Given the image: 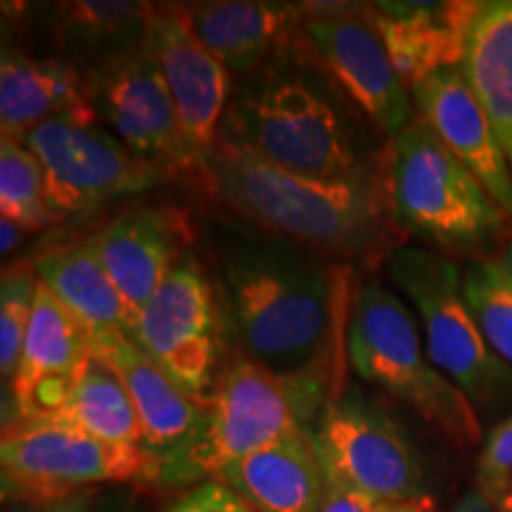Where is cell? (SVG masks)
I'll list each match as a JSON object with an SVG mask.
<instances>
[{"label": "cell", "mask_w": 512, "mask_h": 512, "mask_svg": "<svg viewBox=\"0 0 512 512\" xmlns=\"http://www.w3.org/2000/svg\"><path fill=\"white\" fill-rule=\"evenodd\" d=\"M200 171L223 207L320 252H373L394 223L384 178L370 169L347 178L292 174L219 138Z\"/></svg>", "instance_id": "1"}, {"label": "cell", "mask_w": 512, "mask_h": 512, "mask_svg": "<svg viewBox=\"0 0 512 512\" xmlns=\"http://www.w3.org/2000/svg\"><path fill=\"white\" fill-rule=\"evenodd\" d=\"M323 387L304 370L275 373L254 358L233 356L204 403L195 439L157 470L164 484L216 482L221 472L294 432L313 430Z\"/></svg>", "instance_id": "2"}, {"label": "cell", "mask_w": 512, "mask_h": 512, "mask_svg": "<svg viewBox=\"0 0 512 512\" xmlns=\"http://www.w3.org/2000/svg\"><path fill=\"white\" fill-rule=\"evenodd\" d=\"M226 302L247 354L275 373H299L323 347L328 275L287 245L238 249L223 266Z\"/></svg>", "instance_id": "3"}, {"label": "cell", "mask_w": 512, "mask_h": 512, "mask_svg": "<svg viewBox=\"0 0 512 512\" xmlns=\"http://www.w3.org/2000/svg\"><path fill=\"white\" fill-rule=\"evenodd\" d=\"M347 344L358 377L406 401L453 444H477L482 425L475 406L434 366L427 349H422L411 311L380 280H368L358 290Z\"/></svg>", "instance_id": "4"}, {"label": "cell", "mask_w": 512, "mask_h": 512, "mask_svg": "<svg viewBox=\"0 0 512 512\" xmlns=\"http://www.w3.org/2000/svg\"><path fill=\"white\" fill-rule=\"evenodd\" d=\"M384 185L396 226L441 247H482L508 221L479 178L422 121L394 138Z\"/></svg>", "instance_id": "5"}, {"label": "cell", "mask_w": 512, "mask_h": 512, "mask_svg": "<svg viewBox=\"0 0 512 512\" xmlns=\"http://www.w3.org/2000/svg\"><path fill=\"white\" fill-rule=\"evenodd\" d=\"M219 138L292 174L347 178L363 171L339 112L299 79L271 81L235 102Z\"/></svg>", "instance_id": "6"}, {"label": "cell", "mask_w": 512, "mask_h": 512, "mask_svg": "<svg viewBox=\"0 0 512 512\" xmlns=\"http://www.w3.org/2000/svg\"><path fill=\"white\" fill-rule=\"evenodd\" d=\"M387 271L415 304L427 356L467 399L491 403L512 394V368L484 339L460 290V268L451 259L399 247L389 252Z\"/></svg>", "instance_id": "7"}, {"label": "cell", "mask_w": 512, "mask_h": 512, "mask_svg": "<svg viewBox=\"0 0 512 512\" xmlns=\"http://www.w3.org/2000/svg\"><path fill=\"white\" fill-rule=\"evenodd\" d=\"M3 498L48 505L83 494L86 486L155 475L143 446L93 439L50 422H10L0 444Z\"/></svg>", "instance_id": "8"}, {"label": "cell", "mask_w": 512, "mask_h": 512, "mask_svg": "<svg viewBox=\"0 0 512 512\" xmlns=\"http://www.w3.org/2000/svg\"><path fill=\"white\" fill-rule=\"evenodd\" d=\"M313 439L325 475L380 503H406L422 494V465L396 422L358 392L325 401Z\"/></svg>", "instance_id": "9"}, {"label": "cell", "mask_w": 512, "mask_h": 512, "mask_svg": "<svg viewBox=\"0 0 512 512\" xmlns=\"http://www.w3.org/2000/svg\"><path fill=\"white\" fill-rule=\"evenodd\" d=\"M88 100L119 143L166 174L200 169L155 57L143 46L83 72Z\"/></svg>", "instance_id": "10"}, {"label": "cell", "mask_w": 512, "mask_h": 512, "mask_svg": "<svg viewBox=\"0 0 512 512\" xmlns=\"http://www.w3.org/2000/svg\"><path fill=\"white\" fill-rule=\"evenodd\" d=\"M22 143L41 162L50 204L62 216L91 211L114 197L150 190L169 176L138 159L107 128L86 121H46Z\"/></svg>", "instance_id": "11"}, {"label": "cell", "mask_w": 512, "mask_h": 512, "mask_svg": "<svg viewBox=\"0 0 512 512\" xmlns=\"http://www.w3.org/2000/svg\"><path fill=\"white\" fill-rule=\"evenodd\" d=\"M133 342L192 401L207 403L219 366V316L209 280L178 261L133 323Z\"/></svg>", "instance_id": "12"}, {"label": "cell", "mask_w": 512, "mask_h": 512, "mask_svg": "<svg viewBox=\"0 0 512 512\" xmlns=\"http://www.w3.org/2000/svg\"><path fill=\"white\" fill-rule=\"evenodd\" d=\"M145 48L155 57L174 98L185 138L202 164L221 136L230 88L228 69L192 31L183 5H155Z\"/></svg>", "instance_id": "13"}, {"label": "cell", "mask_w": 512, "mask_h": 512, "mask_svg": "<svg viewBox=\"0 0 512 512\" xmlns=\"http://www.w3.org/2000/svg\"><path fill=\"white\" fill-rule=\"evenodd\" d=\"M93 337L38 283L22 358L10 382L15 418L10 422H46L67 403L93 358Z\"/></svg>", "instance_id": "14"}, {"label": "cell", "mask_w": 512, "mask_h": 512, "mask_svg": "<svg viewBox=\"0 0 512 512\" xmlns=\"http://www.w3.org/2000/svg\"><path fill=\"white\" fill-rule=\"evenodd\" d=\"M304 29L368 119L387 136H399L411 124V100L373 24L342 10L313 17Z\"/></svg>", "instance_id": "15"}, {"label": "cell", "mask_w": 512, "mask_h": 512, "mask_svg": "<svg viewBox=\"0 0 512 512\" xmlns=\"http://www.w3.org/2000/svg\"><path fill=\"white\" fill-rule=\"evenodd\" d=\"M420 121L479 178L512 219V174L494 126L463 69L446 67L413 88Z\"/></svg>", "instance_id": "16"}, {"label": "cell", "mask_w": 512, "mask_h": 512, "mask_svg": "<svg viewBox=\"0 0 512 512\" xmlns=\"http://www.w3.org/2000/svg\"><path fill=\"white\" fill-rule=\"evenodd\" d=\"M482 3H377L368 22L380 34L403 86L413 88L434 72L460 67L472 22Z\"/></svg>", "instance_id": "17"}, {"label": "cell", "mask_w": 512, "mask_h": 512, "mask_svg": "<svg viewBox=\"0 0 512 512\" xmlns=\"http://www.w3.org/2000/svg\"><path fill=\"white\" fill-rule=\"evenodd\" d=\"M93 351L124 382L143 430V448L155 467L152 477H157L159 467L195 439L204 406L183 394L128 335L93 342Z\"/></svg>", "instance_id": "18"}, {"label": "cell", "mask_w": 512, "mask_h": 512, "mask_svg": "<svg viewBox=\"0 0 512 512\" xmlns=\"http://www.w3.org/2000/svg\"><path fill=\"white\" fill-rule=\"evenodd\" d=\"M53 119L98 124L86 79L72 64L53 57H31L3 48L0 57V128L3 138L19 140Z\"/></svg>", "instance_id": "19"}, {"label": "cell", "mask_w": 512, "mask_h": 512, "mask_svg": "<svg viewBox=\"0 0 512 512\" xmlns=\"http://www.w3.org/2000/svg\"><path fill=\"white\" fill-rule=\"evenodd\" d=\"M216 482L254 512H320L328 475L313 430L294 432L238 460Z\"/></svg>", "instance_id": "20"}, {"label": "cell", "mask_w": 512, "mask_h": 512, "mask_svg": "<svg viewBox=\"0 0 512 512\" xmlns=\"http://www.w3.org/2000/svg\"><path fill=\"white\" fill-rule=\"evenodd\" d=\"M91 242L136 323L178 264L181 238L174 219L159 209H133L107 223Z\"/></svg>", "instance_id": "21"}, {"label": "cell", "mask_w": 512, "mask_h": 512, "mask_svg": "<svg viewBox=\"0 0 512 512\" xmlns=\"http://www.w3.org/2000/svg\"><path fill=\"white\" fill-rule=\"evenodd\" d=\"M190 27L228 72L249 74L285 46L306 15L302 5L214 0L183 5Z\"/></svg>", "instance_id": "22"}, {"label": "cell", "mask_w": 512, "mask_h": 512, "mask_svg": "<svg viewBox=\"0 0 512 512\" xmlns=\"http://www.w3.org/2000/svg\"><path fill=\"white\" fill-rule=\"evenodd\" d=\"M155 3L69 0L50 5V34L57 60L86 72L143 46Z\"/></svg>", "instance_id": "23"}, {"label": "cell", "mask_w": 512, "mask_h": 512, "mask_svg": "<svg viewBox=\"0 0 512 512\" xmlns=\"http://www.w3.org/2000/svg\"><path fill=\"white\" fill-rule=\"evenodd\" d=\"M36 273L64 309L88 330L93 342L131 335V311L91 240L41 256Z\"/></svg>", "instance_id": "24"}, {"label": "cell", "mask_w": 512, "mask_h": 512, "mask_svg": "<svg viewBox=\"0 0 512 512\" xmlns=\"http://www.w3.org/2000/svg\"><path fill=\"white\" fill-rule=\"evenodd\" d=\"M460 69L494 126L512 174V0L482 3Z\"/></svg>", "instance_id": "25"}, {"label": "cell", "mask_w": 512, "mask_h": 512, "mask_svg": "<svg viewBox=\"0 0 512 512\" xmlns=\"http://www.w3.org/2000/svg\"><path fill=\"white\" fill-rule=\"evenodd\" d=\"M46 422L69 427L107 444L143 446V430L131 396L121 377L98 356H93L83 370L67 403Z\"/></svg>", "instance_id": "26"}, {"label": "cell", "mask_w": 512, "mask_h": 512, "mask_svg": "<svg viewBox=\"0 0 512 512\" xmlns=\"http://www.w3.org/2000/svg\"><path fill=\"white\" fill-rule=\"evenodd\" d=\"M460 290L489 347L512 368V271L505 259L467 261Z\"/></svg>", "instance_id": "27"}, {"label": "cell", "mask_w": 512, "mask_h": 512, "mask_svg": "<svg viewBox=\"0 0 512 512\" xmlns=\"http://www.w3.org/2000/svg\"><path fill=\"white\" fill-rule=\"evenodd\" d=\"M0 214L24 230H41L62 221L60 211L50 204L38 157L10 138L0 143Z\"/></svg>", "instance_id": "28"}, {"label": "cell", "mask_w": 512, "mask_h": 512, "mask_svg": "<svg viewBox=\"0 0 512 512\" xmlns=\"http://www.w3.org/2000/svg\"><path fill=\"white\" fill-rule=\"evenodd\" d=\"M36 266L15 264L5 268L0 285V375L5 382L15 380L24 339L34 316L38 292Z\"/></svg>", "instance_id": "29"}, {"label": "cell", "mask_w": 512, "mask_h": 512, "mask_svg": "<svg viewBox=\"0 0 512 512\" xmlns=\"http://www.w3.org/2000/svg\"><path fill=\"white\" fill-rule=\"evenodd\" d=\"M479 494L489 503L512 508V415L489 434L479 456Z\"/></svg>", "instance_id": "30"}, {"label": "cell", "mask_w": 512, "mask_h": 512, "mask_svg": "<svg viewBox=\"0 0 512 512\" xmlns=\"http://www.w3.org/2000/svg\"><path fill=\"white\" fill-rule=\"evenodd\" d=\"M169 512H254L249 505L233 494L226 484L204 482L183 496Z\"/></svg>", "instance_id": "31"}, {"label": "cell", "mask_w": 512, "mask_h": 512, "mask_svg": "<svg viewBox=\"0 0 512 512\" xmlns=\"http://www.w3.org/2000/svg\"><path fill=\"white\" fill-rule=\"evenodd\" d=\"M387 505L389 503H380L377 498L363 494L354 486L328 477V489H325L320 512H387Z\"/></svg>", "instance_id": "32"}, {"label": "cell", "mask_w": 512, "mask_h": 512, "mask_svg": "<svg viewBox=\"0 0 512 512\" xmlns=\"http://www.w3.org/2000/svg\"><path fill=\"white\" fill-rule=\"evenodd\" d=\"M19 230H24V228H19L17 223H12L10 219L0 221V235H3V238H0V252H3V256H8L12 249L17 247Z\"/></svg>", "instance_id": "33"}, {"label": "cell", "mask_w": 512, "mask_h": 512, "mask_svg": "<svg viewBox=\"0 0 512 512\" xmlns=\"http://www.w3.org/2000/svg\"><path fill=\"white\" fill-rule=\"evenodd\" d=\"M41 512H88V496L86 494L72 496L67 498V501L48 505V508H43Z\"/></svg>", "instance_id": "34"}, {"label": "cell", "mask_w": 512, "mask_h": 512, "mask_svg": "<svg viewBox=\"0 0 512 512\" xmlns=\"http://www.w3.org/2000/svg\"><path fill=\"white\" fill-rule=\"evenodd\" d=\"M453 512H491V503L486 501L479 491H472V494H467L463 501L458 503V508Z\"/></svg>", "instance_id": "35"}, {"label": "cell", "mask_w": 512, "mask_h": 512, "mask_svg": "<svg viewBox=\"0 0 512 512\" xmlns=\"http://www.w3.org/2000/svg\"><path fill=\"white\" fill-rule=\"evenodd\" d=\"M387 512H434V503L425 496L406 503H389Z\"/></svg>", "instance_id": "36"}, {"label": "cell", "mask_w": 512, "mask_h": 512, "mask_svg": "<svg viewBox=\"0 0 512 512\" xmlns=\"http://www.w3.org/2000/svg\"><path fill=\"white\" fill-rule=\"evenodd\" d=\"M505 264H508V268L512 271V240L508 242V247H505V254H503Z\"/></svg>", "instance_id": "37"}, {"label": "cell", "mask_w": 512, "mask_h": 512, "mask_svg": "<svg viewBox=\"0 0 512 512\" xmlns=\"http://www.w3.org/2000/svg\"><path fill=\"white\" fill-rule=\"evenodd\" d=\"M510 512H512V508H510Z\"/></svg>", "instance_id": "38"}]
</instances>
